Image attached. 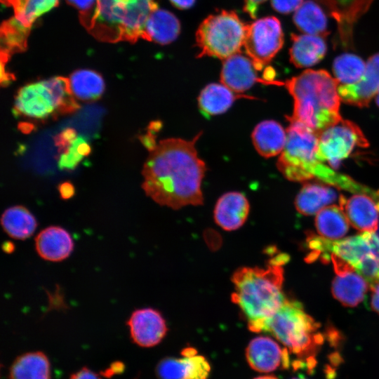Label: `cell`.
Here are the masks:
<instances>
[{
	"instance_id": "6da1fadb",
	"label": "cell",
	"mask_w": 379,
	"mask_h": 379,
	"mask_svg": "<svg viewBox=\"0 0 379 379\" xmlns=\"http://www.w3.org/2000/svg\"><path fill=\"white\" fill-rule=\"evenodd\" d=\"M201 134L192 140H161L149 152L142 171V188L147 197L173 209L203 204L201 184L206 166L195 146Z\"/></svg>"
},
{
	"instance_id": "7a4b0ae2",
	"label": "cell",
	"mask_w": 379,
	"mask_h": 379,
	"mask_svg": "<svg viewBox=\"0 0 379 379\" xmlns=\"http://www.w3.org/2000/svg\"><path fill=\"white\" fill-rule=\"evenodd\" d=\"M289 260L284 253L270 259L266 267H242L232 274V301L238 305L253 332H260L264 322L282 305L284 268Z\"/></svg>"
},
{
	"instance_id": "3957f363",
	"label": "cell",
	"mask_w": 379,
	"mask_h": 379,
	"mask_svg": "<svg viewBox=\"0 0 379 379\" xmlns=\"http://www.w3.org/2000/svg\"><path fill=\"white\" fill-rule=\"evenodd\" d=\"M338 83L323 69H307L287 80L285 86L294 100L293 114L287 119L302 123L319 135L338 123L343 119Z\"/></svg>"
},
{
	"instance_id": "277c9868",
	"label": "cell",
	"mask_w": 379,
	"mask_h": 379,
	"mask_svg": "<svg viewBox=\"0 0 379 379\" xmlns=\"http://www.w3.org/2000/svg\"><path fill=\"white\" fill-rule=\"evenodd\" d=\"M319 327L300 302L286 298L280 308L264 322L260 332L274 336L292 353L304 359L311 371L316 365L314 356L324 341Z\"/></svg>"
},
{
	"instance_id": "5b68a950",
	"label": "cell",
	"mask_w": 379,
	"mask_h": 379,
	"mask_svg": "<svg viewBox=\"0 0 379 379\" xmlns=\"http://www.w3.org/2000/svg\"><path fill=\"white\" fill-rule=\"evenodd\" d=\"M157 8L156 0H97L87 30L102 41L134 43L142 38L149 15Z\"/></svg>"
},
{
	"instance_id": "8992f818",
	"label": "cell",
	"mask_w": 379,
	"mask_h": 379,
	"mask_svg": "<svg viewBox=\"0 0 379 379\" xmlns=\"http://www.w3.org/2000/svg\"><path fill=\"white\" fill-rule=\"evenodd\" d=\"M288 121L290 124L286 129V142L277 161V167L291 181L313 179L321 162L317 156L319 134L302 123Z\"/></svg>"
},
{
	"instance_id": "52a82bcc",
	"label": "cell",
	"mask_w": 379,
	"mask_h": 379,
	"mask_svg": "<svg viewBox=\"0 0 379 379\" xmlns=\"http://www.w3.org/2000/svg\"><path fill=\"white\" fill-rule=\"evenodd\" d=\"M246 25L234 11H222L208 16L199 25L196 41L198 57L225 60L239 53L244 46Z\"/></svg>"
},
{
	"instance_id": "ba28073f",
	"label": "cell",
	"mask_w": 379,
	"mask_h": 379,
	"mask_svg": "<svg viewBox=\"0 0 379 379\" xmlns=\"http://www.w3.org/2000/svg\"><path fill=\"white\" fill-rule=\"evenodd\" d=\"M306 244L310 250L305 260L312 262L320 259L324 263L331 261V253L347 261L355 269L369 255H379V236L374 232L333 240L309 234ZM331 253V254H332Z\"/></svg>"
},
{
	"instance_id": "9c48e42d",
	"label": "cell",
	"mask_w": 379,
	"mask_h": 379,
	"mask_svg": "<svg viewBox=\"0 0 379 379\" xmlns=\"http://www.w3.org/2000/svg\"><path fill=\"white\" fill-rule=\"evenodd\" d=\"M368 142L360 128L350 120L342 119L323 131L319 137L317 156L337 170L342 161L357 149L366 148Z\"/></svg>"
},
{
	"instance_id": "30bf717a",
	"label": "cell",
	"mask_w": 379,
	"mask_h": 379,
	"mask_svg": "<svg viewBox=\"0 0 379 379\" xmlns=\"http://www.w3.org/2000/svg\"><path fill=\"white\" fill-rule=\"evenodd\" d=\"M283 44L284 33L277 18L268 16L246 25L244 47L257 71L272 61Z\"/></svg>"
},
{
	"instance_id": "8fae6325",
	"label": "cell",
	"mask_w": 379,
	"mask_h": 379,
	"mask_svg": "<svg viewBox=\"0 0 379 379\" xmlns=\"http://www.w3.org/2000/svg\"><path fill=\"white\" fill-rule=\"evenodd\" d=\"M13 112L15 117L37 119L57 117L55 99L45 80L21 87L15 97Z\"/></svg>"
},
{
	"instance_id": "7c38bea8",
	"label": "cell",
	"mask_w": 379,
	"mask_h": 379,
	"mask_svg": "<svg viewBox=\"0 0 379 379\" xmlns=\"http://www.w3.org/2000/svg\"><path fill=\"white\" fill-rule=\"evenodd\" d=\"M331 261L336 277L332 282L331 291L343 305L355 307L364 299L368 290V282L347 261L331 254Z\"/></svg>"
},
{
	"instance_id": "4fadbf2b",
	"label": "cell",
	"mask_w": 379,
	"mask_h": 379,
	"mask_svg": "<svg viewBox=\"0 0 379 379\" xmlns=\"http://www.w3.org/2000/svg\"><path fill=\"white\" fill-rule=\"evenodd\" d=\"M126 324L132 341L142 347L159 344L167 332L166 321L157 310L146 307L134 310Z\"/></svg>"
},
{
	"instance_id": "5bb4252c",
	"label": "cell",
	"mask_w": 379,
	"mask_h": 379,
	"mask_svg": "<svg viewBox=\"0 0 379 379\" xmlns=\"http://www.w3.org/2000/svg\"><path fill=\"white\" fill-rule=\"evenodd\" d=\"M183 355L161 360L156 368L158 379H206L210 372L207 360L193 348L184 350Z\"/></svg>"
},
{
	"instance_id": "9a60e30c",
	"label": "cell",
	"mask_w": 379,
	"mask_h": 379,
	"mask_svg": "<svg viewBox=\"0 0 379 379\" xmlns=\"http://www.w3.org/2000/svg\"><path fill=\"white\" fill-rule=\"evenodd\" d=\"M246 356L250 366L258 372H270L280 366L286 368L290 364L287 350L268 337L253 338L246 348Z\"/></svg>"
},
{
	"instance_id": "2e32d148",
	"label": "cell",
	"mask_w": 379,
	"mask_h": 379,
	"mask_svg": "<svg viewBox=\"0 0 379 379\" xmlns=\"http://www.w3.org/2000/svg\"><path fill=\"white\" fill-rule=\"evenodd\" d=\"M338 24L343 45H352L354 24L369 8L373 0H318Z\"/></svg>"
},
{
	"instance_id": "e0dca14e",
	"label": "cell",
	"mask_w": 379,
	"mask_h": 379,
	"mask_svg": "<svg viewBox=\"0 0 379 379\" xmlns=\"http://www.w3.org/2000/svg\"><path fill=\"white\" fill-rule=\"evenodd\" d=\"M338 89L344 102L359 107H368L379 90V53L368 60L364 74L358 82L341 85Z\"/></svg>"
},
{
	"instance_id": "ac0fdd59",
	"label": "cell",
	"mask_w": 379,
	"mask_h": 379,
	"mask_svg": "<svg viewBox=\"0 0 379 379\" xmlns=\"http://www.w3.org/2000/svg\"><path fill=\"white\" fill-rule=\"evenodd\" d=\"M340 207L348 222L357 230L374 232L377 230L379 209L375 200L367 194H355L347 199L339 198Z\"/></svg>"
},
{
	"instance_id": "d6986e66",
	"label": "cell",
	"mask_w": 379,
	"mask_h": 379,
	"mask_svg": "<svg viewBox=\"0 0 379 379\" xmlns=\"http://www.w3.org/2000/svg\"><path fill=\"white\" fill-rule=\"evenodd\" d=\"M252 60L240 53L225 60L220 72V82L237 93H244L256 82L267 84L259 78Z\"/></svg>"
},
{
	"instance_id": "ffe728a7",
	"label": "cell",
	"mask_w": 379,
	"mask_h": 379,
	"mask_svg": "<svg viewBox=\"0 0 379 379\" xmlns=\"http://www.w3.org/2000/svg\"><path fill=\"white\" fill-rule=\"evenodd\" d=\"M34 245L38 255L50 262L67 259L74 249V241L69 232L55 225L43 229L35 237Z\"/></svg>"
},
{
	"instance_id": "44dd1931",
	"label": "cell",
	"mask_w": 379,
	"mask_h": 379,
	"mask_svg": "<svg viewBox=\"0 0 379 379\" xmlns=\"http://www.w3.org/2000/svg\"><path fill=\"white\" fill-rule=\"evenodd\" d=\"M249 211V202L244 194L229 192L218 199L213 211L214 220L226 231L236 230L245 223Z\"/></svg>"
},
{
	"instance_id": "7402d4cb",
	"label": "cell",
	"mask_w": 379,
	"mask_h": 379,
	"mask_svg": "<svg viewBox=\"0 0 379 379\" xmlns=\"http://www.w3.org/2000/svg\"><path fill=\"white\" fill-rule=\"evenodd\" d=\"M251 138L258 154L262 157L270 158L281 153L286 142L287 134L279 122L265 120L256 125Z\"/></svg>"
},
{
	"instance_id": "603a6c76",
	"label": "cell",
	"mask_w": 379,
	"mask_h": 379,
	"mask_svg": "<svg viewBox=\"0 0 379 379\" xmlns=\"http://www.w3.org/2000/svg\"><path fill=\"white\" fill-rule=\"evenodd\" d=\"M291 62L297 67H308L320 62L326 53L322 36L312 34H291Z\"/></svg>"
},
{
	"instance_id": "cb8c5ba5",
	"label": "cell",
	"mask_w": 379,
	"mask_h": 379,
	"mask_svg": "<svg viewBox=\"0 0 379 379\" xmlns=\"http://www.w3.org/2000/svg\"><path fill=\"white\" fill-rule=\"evenodd\" d=\"M180 32L178 19L172 13L157 8L149 15L142 39L165 45L173 41Z\"/></svg>"
},
{
	"instance_id": "d4e9b609",
	"label": "cell",
	"mask_w": 379,
	"mask_h": 379,
	"mask_svg": "<svg viewBox=\"0 0 379 379\" xmlns=\"http://www.w3.org/2000/svg\"><path fill=\"white\" fill-rule=\"evenodd\" d=\"M9 379H51V364L47 355L33 351L18 356L8 371Z\"/></svg>"
},
{
	"instance_id": "484cf974",
	"label": "cell",
	"mask_w": 379,
	"mask_h": 379,
	"mask_svg": "<svg viewBox=\"0 0 379 379\" xmlns=\"http://www.w3.org/2000/svg\"><path fill=\"white\" fill-rule=\"evenodd\" d=\"M243 97L222 84L213 83L206 86L198 96V105L206 116L222 114L228 110L234 102Z\"/></svg>"
},
{
	"instance_id": "4316f807",
	"label": "cell",
	"mask_w": 379,
	"mask_h": 379,
	"mask_svg": "<svg viewBox=\"0 0 379 379\" xmlns=\"http://www.w3.org/2000/svg\"><path fill=\"white\" fill-rule=\"evenodd\" d=\"M337 199V192L331 187L320 183H307L298 194L295 206L300 213L311 215Z\"/></svg>"
},
{
	"instance_id": "83f0119b",
	"label": "cell",
	"mask_w": 379,
	"mask_h": 379,
	"mask_svg": "<svg viewBox=\"0 0 379 379\" xmlns=\"http://www.w3.org/2000/svg\"><path fill=\"white\" fill-rule=\"evenodd\" d=\"M1 225L10 237L25 240L32 236L37 227V221L27 208L14 206L4 211L1 217Z\"/></svg>"
},
{
	"instance_id": "f1b7e54d",
	"label": "cell",
	"mask_w": 379,
	"mask_h": 379,
	"mask_svg": "<svg viewBox=\"0 0 379 379\" xmlns=\"http://www.w3.org/2000/svg\"><path fill=\"white\" fill-rule=\"evenodd\" d=\"M69 79L74 96L80 101H95L105 91L103 78L95 71L77 69L71 74Z\"/></svg>"
},
{
	"instance_id": "f546056e",
	"label": "cell",
	"mask_w": 379,
	"mask_h": 379,
	"mask_svg": "<svg viewBox=\"0 0 379 379\" xmlns=\"http://www.w3.org/2000/svg\"><path fill=\"white\" fill-rule=\"evenodd\" d=\"M293 22L305 34L322 37L328 34L326 16L321 7L312 1L302 2L295 11Z\"/></svg>"
},
{
	"instance_id": "4dcf8cb0",
	"label": "cell",
	"mask_w": 379,
	"mask_h": 379,
	"mask_svg": "<svg viewBox=\"0 0 379 379\" xmlns=\"http://www.w3.org/2000/svg\"><path fill=\"white\" fill-rule=\"evenodd\" d=\"M315 226L322 237L333 240L345 236L349 230V222L344 212L335 205L319 211L315 218Z\"/></svg>"
},
{
	"instance_id": "1f68e13d",
	"label": "cell",
	"mask_w": 379,
	"mask_h": 379,
	"mask_svg": "<svg viewBox=\"0 0 379 379\" xmlns=\"http://www.w3.org/2000/svg\"><path fill=\"white\" fill-rule=\"evenodd\" d=\"M13 8L15 18L25 27L31 29L32 23L42 14L58 4L59 0H1Z\"/></svg>"
},
{
	"instance_id": "d6a6232c",
	"label": "cell",
	"mask_w": 379,
	"mask_h": 379,
	"mask_svg": "<svg viewBox=\"0 0 379 379\" xmlns=\"http://www.w3.org/2000/svg\"><path fill=\"white\" fill-rule=\"evenodd\" d=\"M29 29L15 17L4 22L1 27V52L11 55L26 49Z\"/></svg>"
},
{
	"instance_id": "836d02e7",
	"label": "cell",
	"mask_w": 379,
	"mask_h": 379,
	"mask_svg": "<svg viewBox=\"0 0 379 379\" xmlns=\"http://www.w3.org/2000/svg\"><path fill=\"white\" fill-rule=\"evenodd\" d=\"M366 65L359 56L344 53L337 57L333 64V71L338 82L343 85L358 82L364 76Z\"/></svg>"
},
{
	"instance_id": "e575fe53",
	"label": "cell",
	"mask_w": 379,
	"mask_h": 379,
	"mask_svg": "<svg viewBox=\"0 0 379 379\" xmlns=\"http://www.w3.org/2000/svg\"><path fill=\"white\" fill-rule=\"evenodd\" d=\"M45 81L55 99L57 117L73 113L80 108L72 92L68 78L55 77Z\"/></svg>"
},
{
	"instance_id": "d590c367",
	"label": "cell",
	"mask_w": 379,
	"mask_h": 379,
	"mask_svg": "<svg viewBox=\"0 0 379 379\" xmlns=\"http://www.w3.org/2000/svg\"><path fill=\"white\" fill-rule=\"evenodd\" d=\"M79 11L81 23L87 29L95 12L97 0H66Z\"/></svg>"
},
{
	"instance_id": "8d00e7d4",
	"label": "cell",
	"mask_w": 379,
	"mask_h": 379,
	"mask_svg": "<svg viewBox=\"0 0 379 379\" xmlns=\"http://www.w3.org/2000/svg\"><path fill=\"white\" fill-rule=\"evenodd\" d=\"M77 149L74 140L66 151L58 158V166L61 170L72 171L84 159Z\"/></svg>"
},
{
	"instance_id": "74e56055",
	"label": "cell",
	"mask_w": 379,
	"mask_h": 379,
	"mask_svg": "<svg viewBox=\"0 0 379 379\" xmlns=\"http://www.w3.org/2000/svg\"><path fill=\"white\" fill-rule=\"evenodd\" d=\"M77 138V131L72 128H65L55 135L53 141L55 145L58 148V152L61 154L66 151Z\"/></svg>"
},
{
	"instance_id": "f35d334b",
	"label": "cell",
	"mask_w": 379,
	"mask_h": 379,
	"mask_svg": "<svg viewBox=\"0 0 379 379\" xmlns=\"http://www.w3.org/2000/svg\"><path fill=\"white\" fill-rule=\"evenodd\" d=\"M303 0H271L272 7L281 13H289L296 11Z\"/></svg>"
},
{
	"instance_id": "ab89813d",
	"label": "cell",
	"mask_w": 379,
	"mask_h": 379,
	"mask_svg": "<svg viewBox=\"0 0 379 379\" xmlns=\"http://www.w3.org/2000/svg\"><path fill=\"white\" fill-rule=\"evenodd\" d=\"M69 379H102V377L91 369L84 366L73 373Z\"/></svg>"
},
{
	"instance_id": "60d3db41",
	"label": "cell",
	"mask_w": 379,
	"mask_h": 379,
	"mask_svg": "<svg viewBox=\"0 0 379 379\" xmlns=\"http://www.w3.org/2000/svg\"><path fill=\"white\" fill-rule=\"evenodd\" d=\"M58 192L62 199H69L72 198L75 193V189L72 183L69 181L60 183L58 187Z\"/></svg>"
},
{
	"instance_id": "b9f144b4",
	"label": "cell",
	"mask_w": 379,
	"mask_h": 379,
	"mask_svg": "<svg viewBox=\"0 0 379 379\" xmlns=\"http://www.w3.org/2000/svg\"><path fill=\"white\" fill-rule=\"evenodd\" d=\"M266 0H245L244 11L253 18L257 16L259 6Z\"/></svg>"
},
{
	"instance_id": "7bdbcfd3",
	"label": "cell",
	"mask_w": 379,
	"mask_h": 379,
	"mask_svg": "<svg viewBox=\"0 0 379 379\" xmlns=\"http://www.w3.org/2000/svg\"><path fill=\"white\" fill-rule=\"evenodd\" d=\"M372 291L371 296V307L379 314V282L371 286Z\"/></svg>"
},
{
	"instance_id": "ee69618b",
	"label": "cell",
	"mask_w": 379,
	"mask_h": 379,
	"mask_svg": "<svg viewBox=\"0 0 379 379\" xmlns=\"http://www.w3.org/2000/svg\"><path fill=\"white\" fill-rule=\"evenodd\" d=\"M139 139L149 152L152 151L157 145L153 133L151 131H148L147 134L140 135Z\"/></svg>"
},
{
	"instance_id": "f6af8a7d",
	"label": "cell",
	"mask_w": 379,
	"mask_h": 379,
	"mask_svg": "<svg viewBox=\"0 0 379 379\" xmlns=\"http://www.w3.org/2000/svg\"><path fill=\"white\" fill-rule=\"evenodd\" d=\"M124 371V364L119 361L113 363L110 367L101 373L105 377H109L114 374L119 373Z\"/></svg>"
},
{
	"instance_id": "bcb514c9",
	"label": "cell",
	"mask_w": 379,
	"mask_h": 379,
	"mask_svg": "<svg viewBox=\"0 0 379 379\" xmlns=\"http://www.w3.org/2000/svg\"><path fill=\"white\" fill-rule=\"evenodd\" d=\"M170 1L179 9H187L194 5L195 0H170Z\"/></svg>"
},
{
	"instance_id": "7dc6e473",
	"label": "cell",
	"mask_w": 379,
	"mask_h": 379,
	"mask_svg": "<svg viewBox=\"0 0 379 379\" xmlns=\"http://www.w3.org/2000/svg\"><path fill=\"white\" fill-rule=\"evenodd\" d=\"M18 128L22 133L29 134L34 130V126L31 123L20 122Z\"/></svg>"
},
{
	"instance_id": "c3c4849f",
	"label": "cell",
	"mask_w": 379,
	"mask_h": 379,
	"mask_svg": "<svg viewBox=\"0 0 379 379\" xmlns=\"http://www.w3.org/2000/svg\"><path fill=\"white\" fill-rule=\"evenodd\" d=\"M2 250L6 253H12L15 250V245L12 241H6L2 244Z\"/></svg>"
},
{
	"instance_id": "681fc988",
	"label": "cell",
	"mask_w": 379,
	"mask_h": 379,
	"mask_svg": "<svg viewBox=\"0 0 379 379\" xmlns=\"http://www.w3.org/2000/svg\"><path fill=\"white\" fill-rule=\"evenodd\" d=\"M254 379H278L274 376H270V375H266V376H260V377H258V378H255Z\"/></svg>"
},
{
	"instance_id": "f907efd6",
	"label": "cell",
	"mask_w": 379,
	"mask_h": 379,
	"mask_svg": "<svg viewBox=\"0 0 379 379\" xmlns=\"http://www.w3.org/2000/svg\"><path fill=\"white\" fill-rule=\"evenodd\" d=\"M376 97H375V102L377 104V105L379 107V90L378 91V93H376Z\"/></svg>"
},
{
	"instance_id": "816d5d0a",
	"label": "cell",
	"mask_w": 379,
	"mask_h": 379,
	"mask_svg": "<svg viewBox=\"0 0 379 379\" xmlns=\"http://www.w3.org/2000/svg\"><path fill=\"white\" fill-rule=\"evenodd\" d=\"M293 379H305V378H293Z\"/></svg>"
}]
</instances>
